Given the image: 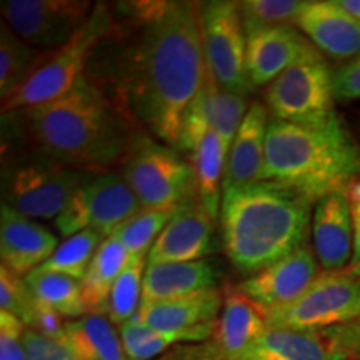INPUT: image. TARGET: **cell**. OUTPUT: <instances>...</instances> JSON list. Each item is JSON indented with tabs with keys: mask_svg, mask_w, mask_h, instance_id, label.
<instances>
[{
	"mask_svg": "<svg viewBox=\"0 0 360 360\" xmlns=\"http://www.w3.org/2000/svg\"><path fill=\"white\" fill-rule=\"evenodd\" d=\"M44 52L37 51L2 22L0 27V97L11 96L39 64Z\"/></svg>",
	"mask_w": 360,
	"mask_h": 360,
	"instance_id": "29",
	"label": "cell"
},
{
	"mask_svg": "<svg viewBox=\"0 0 360 360\" xmlns=\"http://www.w3.org/2000/svg\"><path fill=\"white\" fill-rule=\"evenodd\" d=\"M24 278L35 299L49 309L56 310L60 317L75 321L87 315L82 282L77 278L42 269L32 270Z\"/></svg>",
	"mask_w": 360,
	"mask_h": 360,
	"instance_id": "27",
	"label": "cell"
},
{
	"mask_svg": "<svg viewBox=\"0 0 360 360\" xmlns=\"http://www.w3.org/2000/svg\"><path fill=\"white\" fill-rule=\"evenodd\" d=\"M340 6L360 24V0H340Z\"/></svg>",
	"mask_w": 360,
	"mask_h": 360,
	"instance_id": "42",
	"label": "cell"
},
{
	"mask_svg": "<svg viewBox=\"0 0 360 360\" xmlns=\"http://www.w3.org/2000/svg\"><path fill=\"white\" fill-rule=\"evenodd\" d=\"M141 210V202L122 175L89 174L56 219V227L64 237L96 231L107 238Z\"/></svg>",
	"mask_w": 360,
	"mask_h": 360,
	"instance_id": "10",
	"label": "cell"
},
{
	"mask_svg": "<svg viewBox=\"0 0 360 360\" xmlns=\"http://www.w3.org/2000/svg\"><path fill=\"white\" fill-rule=\"evenodd\" d=\"M147 257H130L109 297L107 317L114 326H124L137 315L142 304Z\"/></svg>",
	"mask_w": 360,
	"mask_h": 360,
	"instance_id": "32",
	"label": "cell"
},
{
	"mask_svg": "<svg viewBox=\"0 0 360 360\" xmlns=\"http://www.w3.org/2000/svg\"><path fill=\"white\" fill-rule=\"evenodd\" d=\"M129 260V250L115 236L107 237L102 242L82 281L87 314L107 315L110 292Z\"/></svg>",
	"mask_w": 360,
	"mask_h": 360,
	"instance_id": "25",
	"label": "cell"
},
{
	"mask_svg": "<svg viewBox=\"0 0 360 360\" xmlns=\"http://www.w3.org/2000/svg\"><path fill=\"white\" fill-rule=\"evenodd\" d=\"M102 42V79L110 101L129 120L142 124L175 148L180 122L205 77L199 2L125 4Z\"/></svg>",
	"mask_w": 360,
	"mask_h": 360,
	"instance_id": "1",
	"label": "cell"
},
{
	"mask_svg": "<svg viewBox=\"0 0 360 360\" xmlns=\"http://www.w3.org/2000/svg\"><path fill=\"white\" fill-rule=\"evenodd\" d=\"M236 360H337L326 332L267 328Z\"/></svg>",
	"mask_w": 360,
	"mask_h": 360,
	"instance_id": "22",
	"label": "cell"
},
{
	"mask_svg": "<svg viewBox=\"0 0 360 360\" xmlns=\"http://www.w3.org/2000/svg\"><path fill=\"white\" fill-rule=\"evenodd\" d=\"M58 240L51 231L2 204L0 210V259L2 265L25 277L47 262Z\"/></svg>",
	"mask_w": 360,
	"mask_h": 360,
	"instance_id": "19",
	"label": "cell"
},
{
	"mask_svg": "<svg viewBox=\"0 0 360 360\" xmlns=\"http://www.w3.org/2000/svg\"><path fill=\"white\" fill-rule=\"evenodd\" d=\"M347 193L354 217V254L349 264V272L360 278V179L349 187Z\"/></svg>",
	"mask_w": 360,
	"mask_h": 360,
	"instance_id": "41",
	"label": "cell"
},
{
	"mask_svg": "<svg viewBox=\"0 0 360 360\" xmlns=\"http://www.w3.org/2000/svg\"><path fill=\"white\" fill-rule=\"evenodd\" d=\"M334 74L321 53L299 62L265 90L272 119L282 122L321 125L335 119Z\"/></svg>",
	"mask_w": 360,
	"mask_h": 360,
	"instance_id": "8",
	"label": "cell"
},
{
	"mask_svg": "<svg viewBox=\"0 0 360 360\" xmlns=\"http://www.w3.org/2000/svg\"><path fill=\"white\" fill-rule=\"evenodd\" d=\"M94 7L85 0H4V24L40 52L62 47L82 29Z\"/></svg>",
	"mask_w": 360,
	"mask_h": 360,
	"instance_id": "12",
	"label": "cell"
},
{
	"mask_svg": "<svg viewBox=\"0 0 360 360\" xmlns=\"http://www.w3.org/2000/svg\"><path fill=\"white\" fill-rule=\"evenodd\" d=\"M89 174L30 154L4 169V204L29 219H57Z\"/></svg>",
	"mask_w": 360,
	"mask_h": 360,
	"instance_id": "7",
	"label": "cell"
},
{
	"mask_svg": "<svg viewBox=\"0 0 360 360\" xmlns=\"http://www.w3.org/2000/svg\"><path fill=\"white\" fill-rule=\"evenodd\" d=\"M247 35V72L254 87H265L305 58L319 56L292 25L257 29Z\"/></svg>",
	"mask_w": 360,
	"mask_h": 360,
	"instance_id": "14",
	"label": "cell"
},
{
	"mask_svg": "<svg viewBox=\"0 0 360 360\" xmlns=\"http://www.w3.org/2000/svg\"><path fill=\"white\" fill-rule=\"evenodd\" d=\"M224 297L217 289L200 290L177 299L141 305L137 317L146 326L164 332H191L209 340L217 327Z\"/></svg>",
	"mask_w": 360,
	"mask_h": 360,
	"instance_id": "18",
	"label": "cell"
},
{
	"mask_svg": "<svg viewBox=\"0 0 360 360\" xmlns=\"http://www.w3.org/2000/svg\"><path fill=\"white\" fill-rule=\"evenodd\" d=\"M245 34L257 29L295 24L305 2L299 0H244L238 2Z\"/></svg>",
	"mask_w": 360,
	"mask_h": 360,
	"instance_id": "34",
	"label": "cell"
},
{
	"mask_svg": "<svg viewBox=\"0 0 360 360\" xmlns=\"http://www.w3.org/2000/svg\"><path fill=\"white\" fill-rule=\"evenodd\" d=\"M39 300L25 283V278L0 265V312L15 315L27 327H32Z\"/></svg>",
	"mask_w": 360,
	"mask_h": 360,
	"instance_id": "35",
	"label": "cell"
},
{
	"mask_svg": "<svg viewBox=\"0 0 360 360\" xmlns=\"http://www.w3.org/2000/svg\"><path fill=\"white\" fill-rule=\"evenodd\" d=\"M219 89L220 87L215 82L212 72L207 67L202 87L182 115L175 150L187 152L192 157L202 141L207 137V134L212 132L215 120V98H217Z\"/></svg>",
	"mask_w": 360,
	"mask_h": 360,
	"instance_id": "28",
	"label": "cell"
},
{
	"mask_svg": "<svg viewBox=\"0 0 360 360\" xmlns=\"http://www.w3.org/2000/svg\"><path fill=\"white\" fill-rule=\"evenodd\" d=\"M269 122L267 107L252 103L229 150L224 188L262 182Z\"/></svg>",
	"mask_w": 360,
	"mask_h": 360,
	"instance_id": "21",
	"label": "cell"
},
{
	"mask_svg": "<svg viewBox=\"0 0 360 360\" xmlns=\"http://www.w3.org/2000/svg\"><path fill=\"white\" fill-rule=\"evenodd\" d=\"M312 205L305 193L267 180L224 188L220 225L233 267L255 276L304 247Z\"/></svg>",
	"mask_w": 360,
	"mask_h": 360,
	"instance_id": "3",
	"label": "cell"
},
{
	"mask_svg": "<svg viewBox=\"0 0 360 360\" xmlns=\"http://www.w3.org/2000/svg\"><path fill=\"white\" fill-rule=\"evenodd\" d=\"M12 114L35 154L77 170L122 164L134 139L127 117L87 75L65 96Z\"/></svg>",
	"mask_w": 360,
	"mask_h": 360,
	"instance_id": "2",
	"label": "cell"
},
{
	"mask_svg": "<svg viewBox=\"0 0 360 360\" xmlns=\"http://www.w3.org/2000/svg\"><path fill=\"white\" fill-rule=\"evenodd\" d=\"M65 340L79 360H127L120 334L107 315L87 314L65 322Z\"/></svg>",
	"mask_w": 360,
	"mask_h": 360,
	"instance_id": "24",
	"label": "cell"
},
{
	"mask_svg": "<svg viewBox=\"0 0 360 360\" xmlns=\"http://www.w3.org/2000/svg\"><path fill=\"white\" fill-rule=\"evenodd\" d=\"M249 103L244 96L231 94L227 90L219 89L217 98H215V120L214 132L219 135L220 141L227 152L231 150L233 139L238 132V127L244 122L247 112H249Z\"/></svg>",
	"mask_w": 360,
	"mask_h": 360,
	"instance_id": "36",
	"label": "cell"
},
{
	"mask_svg": "<svg viewBox=\"0 0 360 360\" xmlns=\"http://www.w3.org/2000/svg\"><path fill=\"white\" fill-rule=\"evenodd\" d=\"M317 272V257L304 245L262 272L250 276L238 285V290L262 312H269L295 302L319 277Z\"/></svg>",
	"mask_w": 360,
	"mask_h": 360,
	"instance_id": "13",
	"label": "cell"
},
{
	"mask_svg": "<svg viewBox=\"0 0 360 360\" xmlns=\"http://www.w3.org/2000/svg\"><path fill=\"white\" fill-rule=\"evenodd\" d=\"M117 20L107 4H97L82 29L56 51L44 52L30 77L2 98V114L30 109L65 96L85 77L96 49L114 32Z\"/></svg>",
	"mask_w": 360,
	"mask_h": 360,
	"instance_id": "5",
	"label": "cell"
},
{
	"mask_svg": "<svg viewBox=\"0 0 360 360\" xmlns=\"http://www.w3.org/2000/svg\"><path fill=\"white\" fill-rule=\"evenodd\" d=\"M122 177L146 210H179L197 197L192 165L147 135H134Z\"/></svg>",
	"mask_w": 360,
	"mask_h": 360,
	"instance_id": "6",
	"label": "cell"
},
{
	"mask_svg": "<svg viewBox=\"0 0 360 360\" xmlns=\"http://www.w3.org/2000/svg\"><path fill=\"white\" fill-rule=\"evenodd\" d=\"M200 30L205 64L222 90L247 96L254 85L247 72V35L238 2L200 4Z\"/></svg>",
	"mask_w": 360,
	"mask_h": 360,
	"instance_id": "11",
	"label": "cell"
},
{
	"mask_svg": "<svg viewBox=\"0 0 360 360\" xmlns=\"http://www.w3.org/2000/svg\"><path fill=\"white\" fill-rule=\"evenodd\" d=\"M24 345L29 360H79L67 340H57L27 327L24 332Z\"/></svg>",
	"mask_w": 360,
	"mask_h": 360,
	"instance_id": "37",
	"label": "cell"
},
{
	"mask_svg": "<svg viewBox=\"0 0 360 360\" xmlns=\"http://www.w3.org/2000/svg\"><path fill=\"white\" fill-rule=\"evenodd\" d=\"M295 25L327 56L350 58L360 53V24L340 0L305 2Z\"/></svg>",
	"mask_w": 360,
	"mask_h": 360,
	"instance_id": "20",
	"label": "cell"
},
{
	"mask_svg": "<svg viewBox=\"0 0 360 360\" xmlns=\"http://www.w3.org/2000/svg\"><path fill=\"white\" fill-rule=\"evenodd\" d=\"M217 283L219 272L207 260L147 264L141 305L217 289Z\"/></svg>",
	"mask_w": 360,
	"mask_h": 360,
	"instance_id": "23",
	"label": "cell"
},
{
	"mask_svg": "<svg viewBox=\"0 0 360 360\" xmlns=\"http://www.w3.org/2000/svg\"><path fill=\"white\" fill-rule=\"evenodd\" d=\"M214 222L197 197L175 212L148 252L147 264L195 262L214 249Z\"/></svg>",
	"mask_w": 360,
	"mask_h": 360,
	"instance_id": "16",
	"label": "cell"
},
{
	"mask_svg": "<svg viewBox=\"0 0 360 360\" xmlns=\"http://www.w3.org/2000/svg\"><path fill=\"white\" fill-rule=\"evenodd\" d=\"M103 240L105 238H103L102 233L96 231H82L75 233V236L67 237L57 247L52 257L40 265L39 269L64 274V276L74 277L82 282L94 255H96V252L102 245Z\"/></svg>",
	"mask_w": 360,
	"mask_h": 360,
	"instance_id": "31",
	"label": "cell"
},
{
	"mask_svg": "<svg viewBox=\"0 0 360 360\" xmlns=\"http://www.w3.org/2000/svg\"><path fill=\"white\" fill-rule=\"evenodd\" d=\"M177 210H146L130 217L112 236H115L129 250L130 257H148L152 245L167 227Z\"/></svg>",
	"mask_w": 360,
	"mask_h": 360,
	"instance_id": "33",
	"label": "cell"
},
{
	"mask_svg": "<svg viewBox=\"0 0 360 360\" xmlns=\"http://www.w3.org/2000/svg\"><path fill=\"white\" fill-rule=\"evenodd\" d=\"M227 155V148L224 147V142L214 130L207 134L195 154L192 155L197 199L214 220L220 217Z\"/></svg>",
	"mask_w": 360,
	"mask_h": 360,
	"instance_id": "26",
	"label": "cell"
},
{
	"mask_svg": "<svg viewBox=\"0 0 360 360\" xmlns=\"http://www.w3.org/2000/svg\"><path fill=\"white\" fill-rule=\"evenodd\" d=\"M25 328L15 315L0 312V360H29L24 345Z\"/></svg>",
	"mask_w": 360,
	"mask_h": 360,
	"instance_id": "38",
	"label": "cell"
},
{
	"mask_svg": "<svg viewBox=\"0 0 360 360\" xmlns=\"http://www.w3.org/2000/svg\"><path fill=\"white\" fill-rule=\"evenodd\" d=\"M360 179V143L339 117L321 125L272 119L265 137L262 180L305 193L314 202L347 192Z\"/></svg>",
	"mask_w": 360,
	"mask_h": 360,
	"instance_id": "4",
	"label": "cell"
},
{
	"mask_svg": "<svg viewBox=\"0 0 360 360\" xmlns=\"http://www.w3.org/2000/svg\"><path fill=\"white\" fill-rule=\"evenodd\" d=\"M334 97L337 101L360 98V56L342 65L334 74Z\"/></svg>",
	"mask_w": 360,
	"mask_h": 360,
	"instance_id": "40",
	"label": "cell"
},
{
	"mask_svg": "<svg viewBox=\"0 0 360 360\" xmlns=\"http://www.w3.org/2000/svg\"><path fill=\"white\" fill-rule=\"evenodd\" d=\"M269 326L321 332L360 317V278L345 272H326L295 302L264 312Z\"/></svg>",
	"mask_w": 360,
	"mask_h": 360,
	"instance_id": "9",
	"label": "cell"
},
{
	"mask_svg": "<svg viewBox=\"0 0 360 360\" xmlns=\"http://www.w3.org/2000/svg\"><path fill=\"white\" fill-rule=\"evenodd\" d=\"M323 332L337 360H360V317L344 326L326 328Z\"/></svg>",
	"mask_w": 360,
	"mask_h": 360,
	"instance_id": "39",
	"label": "cell"
},
{
	"mask_svg": "<svg viewBox=\"0 0 360 360\" xmlns=\"http://www.w3.org/2000/svg\"><path fill=\"white\" fill-rule=\"evenodd\" d=\"M120 339L127 355V360H152L172 347L179 342H204L205 339L199 334L191 332H164L146 326L135 315L129 322L119 327Z\"/></svg>",
	"mask_w": 360,
	"mask_h": 360,
	"instance_id": "30",
	"label": "cell"
},
{
	"mask_svg": "<svg viewBox=\"0 0 360 360\" xmlns=\"http://www.w3.org/2000/svg\"><path fill=\"white\" fill-rule=\"evenodd\" d=\"M264 312L240 290H229L214 335L187 360H236L267 328Z\"/></svg>",
	"mask_w": 360,
	"mask_h": 360,
	"instance_id": "15",
	"label": "cell"
},
{
	"mask_svg": "<svg viewBox=\"0 0 360 360\" xmlns=\"http://www.w3.org/2000/svg\"><path fill=\"white\" fill-rule=\"evenodd\" d=\"M314 250L326 272H340L354 254V217L347 192H332L315 202Z\"/></svg>",
	"mask_w": 360,
	"mask_h": 360,
	"instance_id": "17",
	"label": "cell"
},
{
	"mask_svg": "<svg viewBox=\"0 0 360 360\" xmlns=\"http://www.w3.org/2000/svg\"><path fill=\"white\" fill-rule=\"evenodd\" d=\"M160 360H170V359H160Z\"/></svg>",
	"mask_w": 360,
	"mask_h": 360,
	"instance_id": "43",
	"label": "cell"
}]
</instances>
